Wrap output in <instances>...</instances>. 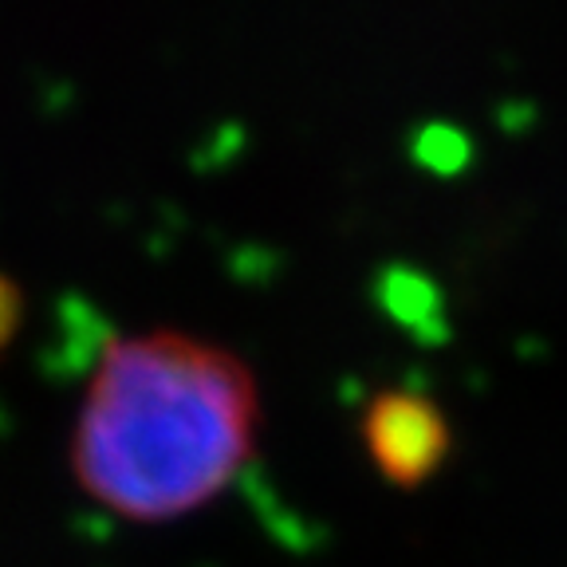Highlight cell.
<instances>
[{
  "mask_svg": "<svg viewBox=\"0 0 567 567\" xmlns=\"http://www.w3.org/2000/svg\"><path fill=\"white\" fill-rule=\"evenodd\" d=\"M260 422V382L237 351L174 328L131 331L99 351L68 465L106 513L174 524L237 485Z\"/></svg>",
  "mask_w": 567,
  "mask_h": 567,
  "instance_id": "cell-1",
  "label": "cell"
},
{
  "mask_svg": "<svg viewBox=\"0 0 567 567\" xmlns=\"http://www.w3.org/2000/svg\"><path fill=\"white\" fill-rule=\"evenodd\" d=\"M359 442L390 488L417 493L450 465L457 434L445 406L425 390L382 386L359 414Z\"/></svg>",
  "mask_w": 567,
  "mask_h": 567,
  "instance_id": "cell-2",
  "label": "cell"
},
{
  "mask_svg": "<svg viewBox=\"0 0 567 567\" xmlns=\"http://www.w3.org/2000/svg\"><path fill=\"white\" fill-rule=\"evenodd\" d=\"M20 323H24V288L17 284V276L0 268V359L17 343Z\"/></svg>",
  "mask_w": 567,
  "mask_h": 567,
  "instance_id": "cell-3",
  "label": "cell"
}]
</instances>
